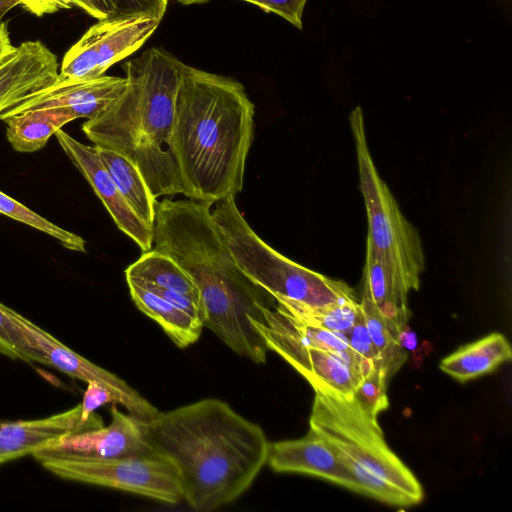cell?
Masks as SVG:
<instances>
[{
  "label": "cell",
  "mask_w": 512,
  "mask_h": 512,
  "mask_svg": "<svg viewBox=\"0 0 512 512\" xmlns=\"http://www.w3.org/2000/svg\"><path fill=\"white\" fill-rule=\"evenodd\" d=\"M143 428L152 448L174 465L182 497L197 511L236 500L267 461L263 429L216 398L159 411Z\"/></svg>",
  "instance_id": "1"
},
{
  "label": "cell",
  "mask_w": 512,
  "mask_h": 512,
  "mask_svg": "<svg viewBox=\"0 0 512 512\" xmlns=\"http://www.w3.org/2000/svg\"><path fill=\"white\" fill-rule=\"evenodd\" d=\"M254 113L240 82L185 64L171 136L183 195L213 204L242 190Z\"/></svg>",
  "instance_id": "2"
},
{
  "label": "cell",
  "mask_w": 512,
  "mask_h": 512,
  "mask_svg": "<svg viewBox=\"0 0 512 512\" xmlns=\"http://www.w3.org/2000/svg\"><path fill=\"white\" fill-rule=\"evenodd\" d=\"M212 203L190 198L156 202L154 250L169 256L196 283L203 304V327L235 353L254 358L265 343L252 325L271 306L272 296L237 267L212 213Z\"/></svg>",
  "instance_id": "3"
},
{
  "label": "cell",
  "mask_w": 512,
  "mask_h": 512,
  "mask_svg": "<svg viewBox=\"0 0 512 512\" xmlns=\"http://www.w3.org/2000/svg\"><path fill=\"white\" fill-rule=\"evenodd\" d=\"M184 66L162 48L145 50L123 65L127 82L121 95L82 125L95 146L135 162L156 199L183 194L171 136Z\"/></svg>",
  "instance_id": "4"
},
{
  "label": "cell",
  "mask_w": 512,
  "mask_h": 512,
  "mask_svg": "<svg viewBox=\"0 0 512 512\" xmlns=\"http://www.w3.org/2000/svg\"><path fill=\"white\" fill-rule=\"evenodd\" d=\"M313 389L309 430L323 438L349 470L353 491L399 507L407 504V496L414 505L421 502L420 482L388 446L377 416L354 394Z\"/></svg>",
  "instance_id": "5"
},
{
  "label": "cell",
  "mask_w": 512,
  "mask_h": 512,
  "mask_svg": "<svg viewBox=\"0 0 512 512\" xmlns=\"http://www.w3.org/2000/svg\"><path fill=\"white\" fill-rule=\"evenodd\" d=\"M213 205V219L237 267L274 300L286 299L311 307L357 301L345 282L301 266L266 244L244 219L235 196L224 197Z\"/></svg>",
  "instance_id": "6"
},
{
  "label": "cell",
  "mask_w": 512,
  "mask_h": 512,
  "mask_svg": "<svg viewBox=\"0 0 512 512\" xmlns=\"http://www.w3.org/2000/svg\"><path fill=\"white\" fill-rule=\"evenodd\" d=\"M355 141L360 190L367 220V246L411 290H418L424 271V253L415 227L400 208L380 177L367 143L364 117L360 107L350 115Z\"/></svg>",
  "instance_id": "7"
},
{
  "label": "cell",
  "mask_w": 512,
  "mask_h": 512,
  "mask_svg": "<svg viewBox=\"0 0 512 512\" xmlns=\"http://www.w3.org/2000/svg\"><path fill=\"white\" fill-rule=\"evenodd\" d=\"M34 459L59 478L122 490L167 504H177L182 492L174 465L158 453L99 458L35 452Z\"/></svg>",
  "instance_id": "8"
},
{
  "label": "cell",
  "mask_w": 512,
  "mask_h": 512,
  "mask_svg": "<svg viewBox=\"0 0 512 512\" xmlns=\"http://www.w3.org/2000/svg\"><path fill=\"white\" fill-rule=\"evenodd\" d=\"M161 20L150 16L99 20L66 52L60 73L75 79H94L116 62L137 51Z\"/></svg>",
  "instance_id": "9"
},
{
  "label": "cell",
  "mask_w": 512,
  "mask_h": 512,
  "mask_svg": "<svg viewBox=\"0 0 512 512\" xmlns=\"http://www.w3.org/2000/svg\"><path fill=\"white\" fill-rule=\"evenodd\" d=\"M252 325L268 350L280 355L313 388L353 394L363 379L361 359L353 349L330 351L304 345L264 315L260 320H252Z\"/></svg>",
  "instance_id": "10"
},
{
  "label": "cell",
  "mask_w": 512,
  "mask_h": 512,
  "mask_svg": "<svg viewBox=\"0 0 512 512\" xmlns=\"http://www.w3.org/2000/svg\"><path fill=\"white\" fill-rule=\"evenodd\" d=\"M13 321L23 331L30 347L42 359L66 375L86 383L96 381L108 388L128 413L141 422L154 418L159 410L123 379L73 351L31 320L8 307Z\"/></svg>",
  "instance_id": "11"
},
{
  "label": "cell",
  "mask_w": 512,
  "mask_h": 512,
  "mask_svg": "<svg viewBox=\"0 0 512 512\" xmlns=\"http://www.w3.org/2000/svg\"><path fill=\"white\" fill-rule=\"evenodd\" d=\"M125 77L103 75L94 79H75L58 73L49 86L33 93L0 116V120L25 111L66 108L77 118L92 119L101 114L124 91Z\"/></svg>",
  "instance_id": "12"
},
{
  "label": "cell",
  "mask_w": 512,
  "mask_h": 512,
  "mask_svg": "<svg viewBox=\"0 0 512 512\" xmlns=\"http://www.w3.org/2000/svg\"><path fill=\"white\" fill-rule=\"evenodd\" d=\"M56 138L72 164L81 172L111 215L117 227L143 252L152 249L153 233L128 205L112 177L102 164L95 146L83 144L58 130Z\"/></svg>",
  "instance_id": "13"
},
{
  "label": "cell",
  "mask_w": 512,
  "mask_h": 512,
  "mask_svg": "<svg viewBox=\"0 0 512 512\" xmlns=\"http://www.w3.org/2000/svg\"><path fill=\"white\" fill-rule=\"evenodd\" d=\"M111 423L62 436L36 452L119 458L157 453L146 438L143 422L112 406ZM35 453V452H34Z\"/></svg>",
  "instance_id": "14"
},
{
  "label": "cell",
  "mask_w": 512,
  "mask_h": 512,
  "mask_svg": "<svg viewBox=\"0 0 512 512\" xmlns=\"http://www.w3.org/2000/svg\"><path fill=\"white\" fill-rule=\"evenodd\" d=\"M58 76L56 55L41 41H25L0 57V116Z\"/></svg>",
  "instance_id": "15"
},
{
  "label": "cell",
  "mask_w": 512,
  "mask_h": 512,
  "mask_svg": "<svg viewBox=\"0 0 512 512\" xmlns=\"http://www.w3.org/2000/svg\"><path fill=\"white\" fill-rule=\"evenodd\" d=\"M103 426L102 418L81 422V403L41 419L0 422V466L32 455L62 436Z\"/></svg>",
  "instance_id": "16"
},
{
  "label": "cell",
  "mask_w": 512,
  "mask_h": 512,
  "mask_svg": "<svg viewBox=\"0 0 512 512\" xmlns=\"http://www.w3.org/2000/svg\"><path fill=\"white\" fill-rule=\"evenodd\" d=\"M266 464L275 472L316 476L353 491L349 470L329 444L310 430L299 439L270 443Z\"/></svg>",
  "instance_id": "17"
},
{
  "label": "cell",
  "mask_w": 512,
  "mask_h": 512,
  "mask_svg": "<svg viewBox=\"0 0 512 512\" xmlns=\"http://www.w3.org/2000/svg\"><path fill=\"white\" fill-rule=\"evenodd\" d=\"M362 283L361 299L368 301L377 310L399 338L407 328L410 317V290L369 246H366Z\"/></svg>",
  "instance_id": "18"
},
{
  "label": "cell",
  "mask_w": 512,
  "mask_h": 512,
  "mask_svg": "<svg viewBox=\"0 0 512 512\" xmlns=\"http://www.w3.org/2000/svg\"><path fill=\"white\" fill-rule=\"evenodd\" d=\"M126 281L136 307L157 322L177 347L186 348L198 341L204 327L197 318L141 283L130 278Z\"/></svg>",
  "instance_id": "19"
},
{
  "label": "cell",
  "mask_w": 512,
  "mask_h": 512,
  "mask_svg": "<svg viewBox=\"0 0 512 512\" xmlns=\"http://www.w3.org/2000/svg\"><path fill=\"white\" fill-rule=\"evenodd\" d=\"M512 350L501 333L489 334L462 346L440 362V369L460 382H466L495 370L509 361Z\"/></svg>",
  "instance_id": "20"
},
{
  "label": "cell",
  "mask_w": 512,
  "mask_h": 512,
  "mask_svg": "<svg viewBox=\"0 0 512 512\" xmlns=\"http://www.w3.org/2000/svg\"><path fill=\"white\" fill-rule=\"evenodd\" d=\"M75 119L66 108H43L11 115L3 121L12 148L31 153L42 149L52 135Z\"/></svg>",
  "instance_id": "21"
},
{
  "label": "cell",
  "mask_w": 512,
  "mask_h": 512,
  "mask_svg": "<svg viewBox=\"0 0 512 512\" xmlns=\"http://www.w3.org/2000/svg\"><path fill=\"white\" fill-rule=\"evenodd\" d=\"M99 158L134 213L153 228L156 198L139 167L128 157L112 149L95 146Z\"/></svg>",
  "instance_id": "22"
},
{
  "label": "cell",
  "mask_w": 512,
  "mask_h": 512,
  "mask_svg": "<svg viewBox=\"0 0 512 512\" xmlns=\"http://www.w3.org/2000/svg\"><path fill=\"white\" fill-rule=\"evenodd\" d=\"M125 276H133L158 287L201 298L191 276L169 256L151 249L129 265Z\"/></svg>",
  "instance_id": "23"
},
{
  "label": "cell",
  "mask_w": 512,
  "mask_h": 512,
  "mask_svg": "<svg viewBox=\"0 0 512 512\" xmlns=\"http://www.w3.org/2000/svg\"><path fill=\"white\" fill-rule=\"evenodd\" d=\"M275 302L289 315L306 324L345 334L362 316L358 300L323 307H311L286 299H276Z\"/></svg>",
  "instance_id": "24"
},
{
  "label": "cell",
  "mask_w": 512,
  "mask_h": 512,
  "mask_svg": "<svg viewBox=\"0 0 512 512\" xmlns=\"http://www.w3.org/2000/svg\"><path fill=\"white\" fill-rule=\"evenodd\" d=\"M360 306L367 331L379 356L380 367L389 379L404 363L407 354L398 336L387 326L377 310L364 299H361Z\"/></svg>",
  "instance_id": "25"
},
{
  "label": "cell",
  "mask_w": 512,
  "mask_h": 512,
  "mask_svg": "<svg viewBox=\"0 0 512 512\" xmlns=\"http://www.w3.org/2000/svg\"><path fill=\"white\" fill-rule=\"evenodd\" d=\"M0 213L48 234L66 249L86 252V242L81 236L57 226L2 191H0Z\"/></svg>",
  "instance_id": "26"
},
{
  "label": "cell",
  "mask_w": 512,
  "mask_h": 512,
  "mask_svg": "<svg viewBox=\"0 0 512 512\" xmlns=\"http://www.w3.org/2000/svg\"><path fill=\"white\" fill-rule=\"evenodd\" d=\"M77 6L98 20L122 19L150 16L162 20L167 2L160 0H71Z\"/></svg>",
  "instance_id": "27"
},
{
  "label": "cell",
  "mask_w": 512,
  "mask_h": 512,
  "mask_svg": "<svg viewBox=\"0 0 512 512\" xmlns=\"http://www.w3.org/2000/svg\"><path fill=\"white\" fill-rule=\"evenodd\" d=\"M0 354L13 360L42 364L39 354L33 350L23 331L13 321L8 306L0 302Z\"/></svg>",
  "instance_id": "28"
},
{
  "label": "cell",
  "mask_w": 512,
  "mask_h": 512,
  "mask_svg": "<svg viewBox=\"0 0 512 512\" xmlns=\"http://www.w3.org/2000/svg\"><path fill=\"white\" fill-rule=\"evenodd\" d=\"M387 380L385 371L377 364L361 380L353 393L363 407L375 416L386 410L389 406Z\"/></svg>",
  "instance_id": "29"
},
{
  "label": "cell",
  "mask_w": 512,
  "mask_h": 512,
  "mask_svg": "<svg viewBox=\"0 0 512 512\" xmlns=\"http://www.w3.org/2000/svg\"><path fill=\"white\" fill-rule=\"evenodd\" d=\"M351 348L360 357L363 378L378 364L379 356L367 331L363 314L346 334Z\"/></svg>",
  "instance_id": "30"
},
{
  "label": "cell",
  "mask_w": 512,
  "mask_h": 512,
  "mask_svg": "<svg viewBox=\"0 0 512 512\" xmlns=\"http://www.w3.org/2000/svg\"><path fill=\"white\" fill-rule=\"evenodd\" d=\"M110 402L119 403L118 398L108 388L96 381L87 383L81 402V422L89 423L101 418L95 410Z\"/></svg>",
  "instance_id": "31"
},
{
  "label": "cell",
  "mask_w": 512,
  "mask_h": 512,
  "mask_svg": "<svg viewBox=\"0 0 512 512\" xmlns=\"http://www.w3.org/2000/svg\"><path fill=\"white\" fill-rule=\"evenodd\" d=\"M274 13L298 29H302V16L307 0H242Z\"/></svg>",
  "instance_id": "32"
},
{
  "label": "cell",
  "mask_w": 512,
  "mask_h": 512,
  "mask_svg": "<svg viewBox=\"0 0 512 512\" xmlns=\"http://www.w3.org/2000/svg\"><path fill=\"white\" fill-rule=\"evenodd\" d=\"M20 4L38 17L73 6L71 0H20Z\"/></svg>",
  "instance_id": "33"
},
{
  "label": "cell",
  "mask_w": 512,
  "mask_h": 512,
  "mask_svg": "<svg viewBox=\"0 0 512 512\" xmlns=\"http://www.w3.org/2000/svg\"><path fill=\"white\" fill-rule=\"evenodd\" d=\"M0 47L2 48H13L14 46L10 40V34L8 31L7 24L0 21Z\"/></svg>",
  "instance_id": "34"
},
{
  "label": "cell",
  "mask_w": 512,
  "mask_h": 512,
  "mask_svg": "<svg viewBox=\"0 0 512 512\" xmlns=\"http://www.w3.org/2000/svg\"><path fill=\"white\" fill-rule=\"evenodd\" d=\"M20 4V0H0V21L12 8Z\"/></svg>",
  "instance_id": "35"
},
{
  "label": "cell",
  "mask_w": 512,
  "mask_h": 512,
  "mask_svg": "<svg viewBox=\"0 0 512 512\" xmlns=\"http://www.w3.org/2000/svg\"><path fill=\"white\" fill-rule=\"evenodd\" d=\"M169 1V0H167ZM179 3H181L182 5H191V4H201V3H206L208 2L209 0H177Z\"/></svg>",
  "instance_id": "36"
},
{
  "label": "cell",
  "mask_w": 512,
  "mask_h": 512,
  "mask_svg": "<svg viewBox=\"0 0 512 512\" xmlns=\"http://www.w3.org/2000/svg\"><path fill=\"white\" fill-rule=\"evenodd\" d=\"M160 1H164V2H167V3H168V1H167V0H160Z\"/></svg>",
  "instance_id": "37"
}]
</instances>
